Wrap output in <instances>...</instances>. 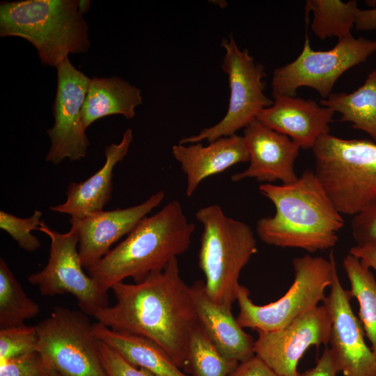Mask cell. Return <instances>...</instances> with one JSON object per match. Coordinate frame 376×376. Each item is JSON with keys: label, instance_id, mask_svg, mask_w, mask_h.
Segmentation results:
<instances>
[{"label": "cell", "instance_id": "e575fe53", "mask_svg": "<svg viewBox=\"0 0 376 376\" xmlns=\"http://www.w3.org/2000/svg\"><path fill=\"white\" fill-rule=\"evenodd\" d=\"M349 253L357 258L366 267L376 272V244L355 245Z\"/></svg>", "mask_w": 376, "mask_h": 376}, {"label": "cell", "instance_id": "83f0119b", "mask_svg": "<svg viewBox=\"0 0 376 376\" xmlns=\"http://www.w3.org/2000/svg\"><path fill=\"white\" fill-rule=\"evenodd\" d=\"M42 212L38 210L26 218H19L5 211H0V228L9 234L19 247L26 251L33 252L40 246L39 240L32 234L39 229Z\"/></svg>", "mask_w": 376, "mask_h": 376}, {"label": "cell", "instance_id": "8fae6325", "mask_svg": "<svg viewBox=\"0 0 376 376\" xmlns=\"http://www.w3.org/2000/svg\"><path fill=\"white\" fill-rule=\"evenodd\" d=\"M38 230L50 239L47 263L44 268L28 276L43 296L73 295L81 311L94 316L109 306L108 294L102 292L94 280L83 271L78 251L79 237L72 228L65 233L52 229L41 221Z\"/></svg>", "mask_w": 376, "mask_h": 376}, {"label": "cell", "instance_id": "2e32d148", "mask_svg": "<svg viewBox=\"0 0 376 376\" xmlns=\"http://www.w3.org/2000/svg\"><path fill=\"white\" fill-rule=\"evenodd\" d=\"M243 137L249 165L243 171L232 175V181L255 178L265 183L279 180L288 184L297 180L295 162L300 148L288 136L255 119L244 128Z\"/></svg>", "mask_w": 376, "mask_h": 376}, {"label": "cell", "instance_id": "9a60e30c", "mask_svg": "<svg viewBox=\"0 0 376 376\" xmlns=\"http://www.w3.org/2000/svg\"><path fill=\"white\" fill-rule=\"evenodd\" d=\"M163 191L151 195L144 202L126 208L102 210L83 218H70V228L79 237V256L87 270L99 262L121 237L127 235L164 200Z\"/></svg>", "mask_w": 376, "mask_h": 376}, {"label": "cell", "instance_id": "7402d4cb", "mask_svg": "<svg viewBox=\"0 0 376 376\" xmlns=\"http://www.w3.org/2000/svg\"><path fill=\"white\" fill-rule=\"evenodd\" d=\"M141 93L139 88L118 77L91 79L81 109L84 127L111 115L132 118L134 109L142 103Z\"/></svg>", "mask_w": 376, "mask_h": 376}, {"label": "cell", "instance_id": "4fadbf2b", "mask_svg": "<svg viewBox=\"0 0 376 376\" xmlns=\"http://www.w3.org/2000/svg\"><path fill=\"white\" fill-rule=\"evenodd\" d=\"M331 327L327 308L318 306L283 329L258 332L254 355L280 376H299L300 359L311 346L329 343Z\"/></svg>", "mask_w": 376, "mask_h": 376}, {"label": "cell", "instance_id": "d6986e66", "mask_svg": "<svg viewBox=\"0 0 376 376\" xmlns=\"http://www.w3.org/2000/svg\"><path fill=\"white\" fill-rule=\"evenodd\" d=\"M132 140V130L128 128L118 143H111L105 148L104 165L86 180L71 182L65 202L51 206L50 210L77 219L103 210L111 198L114 167L127 155Z\"/></svg>", "mask_w": 376, "mask_h": 376}, {"label": "cell", "instance_id": "f1b7e54d", "mask_svg": "<svg viewBox=\"0 0 376 376\" xmlns=\"http://www.w3.org/2000/svg\"><path fill=\"white\" fill-rule=\"evenodd\" d=\"M38 343L36 326L0 329V361L37 352Z\"/></svg>", "mask_w": 376, "mask_h": 376}, {"label": "cell", "instance_id": "9c48e42d", "mask_svg": "<svg viewBox=\"0 0 376 376\" xmlns=\"http://www.w3.org/2000/svg\"><path fill=\"white\" fill-rule=\"evenodd\" d=\"M376 52V40L353 36L338 40L327 51H315L306 35L303 49L292 62L273 72L272 95L296 96L300 87L317 91L327 99L339 77Z\"/></svg>", "mask_w": 376, "mask_h": 376}, {"label": "cell", "instance_id": "30bf717a", "mask_svg": "<svg viewBox=\"0 0 376 376\" xmlns=\"http://www.w3.org/2000/svg\"><path fill=\"white\" fill-rule=\"evenodd\" d=\"M225 49L221 68L227 74L230 88L228 111L216 125L202 130L196 135L185 137L178 143H209L236 134L256 118L274 101L265 94L266 76L264 66L256 62L247 49L240 50L233 36L223 39Z\"/></svg>", "mask_w": 376, "mask_h": 376}, {"label": "cell", "instance_id": "6da1fadb", "mask_svg": "<svg viewBox=\"0 0 376 376\" xmlns=\"http://www.w3.org/2000/svg\"><path fill=\"white\" fill-rule=\"evenodd\" d=\"M111 290L116 301L95 313L97 322L151 340L180 368L187 367L190 337L198 321L190 286L180 276L178 259L140 282H120Z\"/></svg>", "mask_w": 376, "mask_h": 376}, {"label": "cell", "instance_id": "ffe728a7", "mask_svg": "<svg viewBox=\"0 0 376 376\" xmlns=\"http://www.w3.org/2000/svg\"><path fill=\"white\" fill-rule=\"evenodd\" d=\"M198 321L210 340L228 360L241 363L254 356V340L239 324L231 310L212 301L203 281L191 286Z\"/></svg>", "mask_w": 376, "mask_h": 376}, {"label": "cell", "instance_id": "1f68e13d", "mask_svg": "<svg viewBox=\"0 0 376 376\" xmlns=\"http://www.w3.org/2000/svg\"><path fill=\"white\" fill-rule=\"evenodd\" d=\"M351 228L356 245L376 244V199L352 217Z\"/></svg>", "mask_w": 376, "mask_h": 376}, {"label": "cell", "instance_id": "d590c367", "mask_svg": "<svg viewBox=\"0 0 376 376\" xmlns=\"http://www.w3.org/2000/svg\"><path fill=\"white\" fill-rule=\"evenodd\" d=\"M354 28L359 31L376 30V7L363 10L359 8Z\"/></svg>", "mask_w": 376, "mask_h": 376}, {"label": "cell", "instance_id": "44dd1931", "mask_svg": "<svg viewBox=\"0 0 376 376\" xmlns=\"http://www.w3.org/2000/svg\"><path fill=\"white\" fill-rule=\"evenodd\" d=\"M92 329L97 339L111 346L131 364L155 376H190L159 345L148 338L117 331L97 322L93 323Z\"/></svg>", "mask_w": 376, "mask_h": 376}, {"label": "cell", "instance_id": "8992f818", "mask_svg": "<svg viewBox=\"0 0 376 376\" xmlns=\"http://www.w3.org/2000/svg\"><path fill=\"white\" fill-rule=\"evenodd\" d=\"M315 176L342 214L354 216L376 199V143L330 134L312 148Z\"/></svg>", "mask_w": 376, "mask_h": 376}, {"label": "cell", "instance_id": "cb8c5ba5", "mask_svg": "<svg viewBox=\"0 0 376 376\" xmlns=\"http://www.w3.org/2000/svg\"><path fill=\"white\" fill-rule=\"evenodd\" d=\"M343 267L350 282L349 293L359 303V321L376 355V280L370 269L350 253Z\"/></svg>", "mask_w": 376, "mask_h": 376}, {"label": "cell", "instance_id": "e0dca14e", "mask_svg": "<svg viewBox=\"0 0 376 376\" xmlns=\"http://www.w3.org/2000/svg\"><path fill=\"white\" fill-rule=\"evenodd\" d=\"M273 104L256 116L261 123L288 136L300 148L312 149L322 136L329 134L334 111L313 100L275 95Z\"/></svg>", "mask_w": 376, "mask_h": 376}, {"label": "cell", "instance_id": "4dcf8cb0", "mask_svg": "<svg viewBox=\"0 0 376 376\" xmlns=\"http://www.w3.org/2000/svg\"><path fill=\"white\" fill-rule=\"evenodd\" d=\"M101 360L107 376H155L125 359L116 350L100 340Z\"/></svg>", "mask_w": 376, "mask_h": 376}, {"label": "cell", "instance_id": "52a82bcc", "mask_svg": "<svg viewBox=\"0 0 376 376\" xmlns=\"http://www.w3.org/2000/svg\"><path fill=\"white\" fill-rule=\"evenodd\" d=\"M294 281L286 293L276 301L257 305L250 298L249 289L240 285L237 294L239 324L259 331L284 328L301 315L315 308L326 298L327 287L336 267L331 250L329 260L306 254L292 260Z\"/></svg>", "mask_w": 376, "mask_h": 376}, {"label": "cell", "instance_id": "d6a6232c", "mask_svg": "<svg viewBox=\"0 0 376 376\" xmlns=\"http://www.w3.org/2000/svg\"><path fill=\"white\" fill-rule=\"evenodd\" d=\"M230 376H280L255 355L238 364Z\"/></svg>", "mask_w": 376, "mask_h": 376}, {"label": "cell", "instance_id": "277c9868", "mask_svg": "<svg viewBox=\"0 0 376 376\" xmlns=\"http://www.w3.org/2000/svg\"><path fill=\"white\" fill-rule=\"evenodd\" d=\"M0 36H15L36 49L42 64L52 67L70 54L87 52V22L77 0H23L0 4Z\"/></svg>", "mask_w": 376, "mask_h": 376}, {"label": "cell", "instance_id": "836d02e7", "mask_svg": "<svg viewBox=\"0 0 376 376\" xmlns=\"http://www.w3.org/2000/svg\"><path fill=\"white\" fill-rule=\"evenodd\" d=\"M338 372L332 362L329 347H326L316 364L299 376H337Z\"/></svg>", "mask_w": 376, "mask_h": 376}, {"label": "cell", "instance_id": "f546056e", "mask_svg": "<svg viewBox=\"0 0 376 376\" xmlns=\"http://www.w3.org/2000/svg\"><path fill=\"white\" fill-rule=\"evenodd\" d=\"M52 370L38 352L0 361V376H52Z\"/></svg>", "mask_w": 376, "mask_h": 376}, {"label": "cell", "instance_id": "5bb4252c", "mask_svg": "<svg viewBox=\"0 0 376 376\" xmlns=\"http://www.w3.org/2000/svg\"><path fill=\"white\" fill-rule=\"evenodd\" d=\"M329 295L323 304L332 321L330 353L338 372L344 376H376V355L364 340L362 325L354 315L349 291L341 285L336 267Z\"/></svg>", "mask_w": 376, "mask_h": 376}, {"label": "cell", "instance_id": "7c38bea8", "mask_svg": "<svg viewBox=\"0 0 376 376\" xmlns=\"http://www.w3.org/2000/svg\"><path fill=\"white\" fill-rule=\"evenodd\" d=\"M53 105L54 123L47 130L50 147L45 159L54 164L65 159L75 161L86 157L89 141L81 116L90 79L74 67L68 58L60 63Z\"/></svg>", "mask_w": 376, "mask_h": 376}, {"label": "cell", "instance_id": "603a6c76", "mask_svg": "<svg viewBox=\"0 0 376 376\" xmlns=\"http://www.w3.org/2000/svg\"><path fill=\"white\" fill-rule=\"evenodd\" d=\"M320 103L340 113V121L351 123L353 128L367 133L376 143V68L357 90L332 93Z\"/></svg>", "mask_w": 376, "mask_h": 376}, {"label": "cell", "instance_id": "484cf974", "mask_svg": "<svg viewBox=\"0 0 376 376\" xmlns=\"http://www.w3.org/2000/svg\"><path fill=\"white\" fill-rule=\"evenodd\" d=\"M40 313L39 305L24 291L4 259H0V329L25 324Z\"/></svg>", "mask_w": 376, "mask_h": 376}, {"label": "cell", "instance_id": "74e56055", "mask_svg": "<svg viewBox=\"0 0 376 376\" xmlns=\"http://www.w3.org/2000/svg\"><path fill=\"white\" fill-rule=\"evenodd\" d=\"M52 376H61L60 374H58L56 371L52 370Z\"/></svg>", "mask_w": 376, "mask_h": 376}, {"label": "cell", "instance_id": "ac0fdd59", "mask_svg": "<svg viewBox=\"0 0 376 376\" xmlns=\"http://www.w3.org/2000/svg\"><path fill=\"white\" fill-rule=\"evenodd\" d=\"M172 154L186 175L185 194L189 197L205 178L249 161L244 137L237 134L221 137L207 146L201 142L175 144L172 146Z\"/></svg>", "mask_w": 376, "mask_h": 376}, {"label": "cell", "instance_id": "5b68a950", "mask_svg": "<svg viewBox=\"0 0 376 376\" xmlns=\"http://www.w3.org/2000/svg\"><path fill=\"white\" fill-rule=\"evenodd\" d=\"M196 218L203 226L198 261L205 291L215 303L232 311L240 273L257 252L254 233L246 223L226 216L218 205L200 208Z\"/></svg>", "mask_w": 376, "mask_h": 376}, {"label": "cell", "instance_id": "d4e9b609", "mask_svg": "<svg viewBox=\"0 0 376 376\" xmlns=\"http://www.w3.org/2000/svg\"><path fill=\"white\" fill-rule=\"evenodd\" d=\"M358 9L355 0H308L305 6L306 17L309 12L313 14L311 29L321 40L335 36L338 40L352 36Z\"/></svg>", "mask_w": 376, "mask_h": 376}, {"label": "cell", "instance_id": "3957f363", "mask_svg": "<svg viewBox=\"0 0 376 376\" xmlns=\"http://www.w3.org/2000/svg\"><path fill=\"white\" fill-rule=\"evenodd\" d=\"M195 228L180 203L169 202L142 219L122 242L87 270L88 274L106 294L127 278L140 282L186 252Z\"/></svg>", "mask_w": 376, "mask_h": 376}, {"label": "cell", "instance_id": "ba28073f", "mask_svg": "<svg viewBox=\"0 0 376 376\" xmlns=\"http://www.w3.org/2000/svg\"><path fill=\"white\" fill-rule=\"evenodd\" d=\"M87 315L56 306L36 326L37 352L61 376H107L100 357V340Z\"/></svg>", "mask_w": 376, "mask_h": 376}, {"label": "cell", "instance_id": "7a4b0ae2", "mask_svg": "<svg viewBox=\"0 0 376 376\" xmlns=\"http://www.w3.org/2000/svg\"><path fill=\"white\" fill-rule=\"evenodd\" d=\"M259 190L276 209L274 216L257 222L256 232L263 242L309 253L336 244L344 220L313 171H304L291 183L261 184Z\"/></svg>", "mask_w": 376, "mask_h": 376}, {"label": "cell", "instance_id": "8d00e7d4", "mask_svg": "<svg viewBox=\"0 0 376 376\" xmlns=\"http://www.w3.org/2000/svg\"><path fill=\"white\" fill-rule=\"evenodd\" d=\"M91 5V1L89 0H79L78 1V10L81 14L86 13Z\"/></svg>", "mask_w": 376, "mask_h": 376}, {"label": "cell", "instance_id": "4316f807", "mask_svg": "<svg viewBox=\"0 0 376 376\" xmlns=\"http://www.w3.org/2000/svg\"><path fill=\"white\" fill-rule=\"evenodd\" d=\"M187 361L193 376H230L239 364L221 354L199 323L190 337Z\"/></svg>", "mask_w": 376, "mask_h": 376}]
</instances>
